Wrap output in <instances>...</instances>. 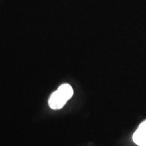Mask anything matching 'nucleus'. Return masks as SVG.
I'll return each instance as SVG.
<instances>
[{
  "mask_svg": "<svg viewBox=\"0 0 146 146\" xmlns=\"http://www.w3.org/2000/svg\"><path fill=\"white\" fill-rule=\"evenodd\" d=\"M73 94L72 87L69 84H63L50 96L49 106L53 110L62 108L66 103L72 98Z\"/></svg>",
  "mask_w": 146,
  "mask_h": 146,
  "instance_id": "nucleus-1",
  "label": "nucleus"
},
{
  "mask_svg": "<svg viewBox=\"0 0 146 146\" xmlns=\"http://www.w3.org/2000/svg\"><path fill=\"white\" fill-rule=\"evenodd\" d=\"M133 140L139 146H146V131L138 127L133 134Z\"/></svg>",
  "mask_w": 146,
  "mask_h": 146,
  "instance_id": "nucleus-2",
  "label": "nucleus"
},
{
  "mask_svg": "<svg viewBox=\"0 0 146 146\" xmlns=\"http://www.w3.org/2000/svg\"><path fill=\"white\" fill-rule=\"evenodd\" d=\"M139 127L146 131V120H144L143 122H142V123L139 125Z\"/></svg>",
  "mask_w": 146,
  "mask_h": 146,
  "instance_id": "nucleus-3",
  "label": "nucleus"
}]
</instances>
